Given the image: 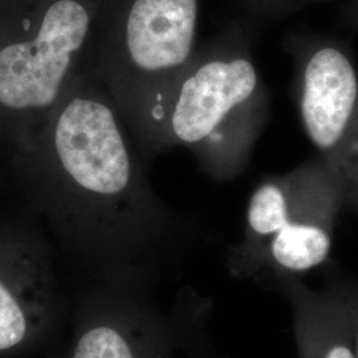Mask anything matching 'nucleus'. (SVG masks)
Listing matches in <instances>:
<instances>
[{
  "label": "nucleus",
  "instance_id": "obj_1",
  "mask_svg": "<svg viewBox=\"0 0 358 358\" xmlns=\"http://www.w3.org/2000/svg\"><path fill=\"white\" fill-rule=\"evenodd\" d=\"M51 113L57 205L90 229L130 222L146 194L113 103L75 80Z\"/></svg>",
  "mask_w": 358,
  "mask_h": 358
},
{
  "label": "nucleus",
  "instance_id": "obj_2",
  "mask_svg": "<svg viewBox=\"0 0 358 358\" xmlns=\"http://www.w3.org/2000/svg\"><path fill=\"white\" fill-rule=\"evenodd\" d=\"M153 117L165 121L169 140L192 149L214 176L245 165L266 115V93L254 62L242 50L194 57L167 84Z\"/></svg>",
  "mask_w": 358,
  "mask_h": 358
},
{
  "label": "nucleus",
  "instance_id": "obj_3",
  "mask_svg": "<svg viewBox=\"0 0 358 358\" xmlns=\"http://www.w3.org/2000/svg\"><path fill=\"white\" fill-rule=\"evenodd\" d=\"M299 110L308 138L340 183L343 196L358 203V73L334 40L296 36Z\"/></svg>",
  "mask_w": 358,
  "mask_h": 358
},
{
  "label": "nucleus",
  "instance_id": "obj_4",
  "mask_svg": "<svg viewBox=\"0 0 358 358\" xmlns=\"http://www.w3.org/2000/svg\"><path fill=\"white\" fill-rule=\"evenodd\" d=\"M80 0H53L32 36L0 50V103L13 110H48L75 83L90 31Z\"/></svg>",
  "mask_w": 358,
  "mask_h": 358
},
{
  "label": "nucleus",
  "instance_id": "obj_5",
  "mask_svg": "<svg viewBox=\"0 0 358 358\" xmlns=\"http://www.w3.org/2000/svg\"><path fill=\"white\" fill-rule=\"evenodd\" d=\"M198 0H134L118 65L133 80H166L192 63Z\"/></svg>",
  "mask_w": 358,
  "mask_h": 358
},
{
  "label": "nucleus",
  "instance_id": "obj_6",
  "mask_svg": "<svg viewBox=\"0 0 358 358\" xmlns=\"http://www.w3.org/2000/svg\"><path fill=\"white\" fill-rule=\"evenodd\" d=\"M72 358H146L133 334L115 322H100L77 338Z\"/></svg>",
  "mask_w": 358,
  "mask_h": 358
},
{
  "label": "nucleus",
  "instance_id": "obj_7",
  "mask_svg": "<svg viewBox=\"0 0 358 358\" xmlns=\"http://www.w3.org/2000/svg\"><path fill=\"white\" fill-rule=\"evenodd\" d=\"M31 327L29 315L16 294L0 280V352L19 345Z\"/></svg>",
  "mask_w": 358,
  "mask_h": 358
},
{
  "label": "nucleus",
  "instance_id": "obj_8",
  "mask_svg": "<svg viewBox=\"0 0 358 358\" xmlns=\"http://www.w3.org/2000/svg\"><path fill=\"white\" fill-rule=\"evenodd\" d=\"M259 7L273 15H284L292 13L297 8L306 7L308 4L320 3L324 0H256Z\"/></svg>",
  "mask_w": 358,
  "mask_h": 358
},
{
  "label": "nucleus",
  "instance_id": "obj_9",
  "mask_svg": "<svg viewBox=\"0 0 358 358\" xmlns=\"http://www.w3.org/2000/svg\"><path fill=\"white\" fill-rule=\"evenodd\" d=\"M343 16L348 26L358 31V0H349L346 3Z\"/></svg>",
  "mask_w": 358,
  "mask_h": 358
},
{
  "label": "nucleus",
  "instance_id": "obj_10",
  "mask_svg": "<svg viewBox=\"0 0 358 358\" xmlns=\"http://www.w3.org/2000/svg\"><path fill=\"white\" fill-rule=\"evenodd\" d=\"M325 358H357L349 346L334 345L327 353Z\"/></svg>",
  "mask_w": 358,
  "mask_h": 358
},
{
  "label": "nucleus",
  "instance_id": "obj_11",
  "mask_svg": "<svg viewBox=\"0 0 358 358\" xmlns=\"http://www.w3.org/2000/svg\"><path fill=\"white\" fill-rule=\"evenodd\" d=\"M357 355H358V341H357Z\"/></svg>",
  "mask_w": 358,
  "mask_h": 358
}]
</instances>
